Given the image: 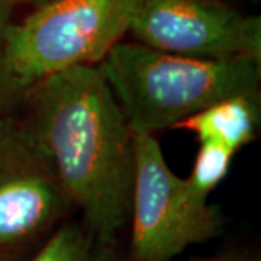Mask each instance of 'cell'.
I'll return each instance as SVG.
<instances>
[{
	"label": "cell",
	"mask_w": 261,
	"mask_h": 261,
	"mask_svg": "<svg viewBox=\"0 0 261 261\" xmlns=\"http://www.w3.org/2000/svg\"><path fill=\"white\" fill-rule=\"evenodd\" d=\"M140 0H49L0 31V112L51 75L97 65L129 31Z\"/></svg>",
	"instance_id": "3957f363"
},
{
	"label": "cell",
	"mask_w": 261,
	"mask_h": 261,
	"mask_svg": "<svg viewBox=\"0 0 261 261\" xmlns=\"http://www.w3.org/2000/svg\"><path fill=\"white\" fill-rule=\"evenodd\" d=\"M132 132L176 128L222 99L260 94L261 61L177 56L121 41L97 64Z\"/></svg>",
	"instance_id": "7a4b0ae2"
},
{
	"label": "cell",
	"mask_w": 261,
	"mask_h": 261,
	"mask_svg": "<svg viewBox=\"0 0 261 261\" xmlns=\"http://www.w3.org/2000/svg\"><path fill=\"white\" fill-rule=\"evenodd\" d=\"M128 34L135 42L193 58L261 61V19L222 0H140Z\"/></svg>",
	"instance_id": "8992f818"
},
{
	"label": "cell",
	"mask_w": 261,
	"mask_h": 261,
	"mask_svg": "<svg viewBox=\"0 0 261 261\" xmlns=\"http://www.w3.org/2000/svg\"><path fill=\"white\" fill-rule=\"evenodd\" d=\"M134 134L130 243L125 261H171L193 244L215 238L222 216L214 206L193 205L154 135Z\"/></svg>",
	"instance_id": "277c9868"
},
{
	"label": "cell",
	"mask_w": 261,
	"mask_h": 261,
	"mask_svg": "<svg viewBox=\"0 0 261 261\" xmlns=\"http://www.w3.org/2000/svg\"><path fill=\"white\" fill-rule=\"evenodd\" d=\"M75 212L18 108L0 112V252L44 243Z\"/></svg>",
	"instance_id": "5b68a950"
},
{
	"label": "cell",
	"mask_w": 261,
	"mask_h": 261,
	"mask_svg": "<svg viewBox=\"0 0 261 261\" xmlns=\"http://www.w3.org/2000/svg\"><path fill=\"white\" fill-rule=\"evenodd\" d=\"M189 261H260L254 255H247V254H221L215 257H206V258H192Z\"/></svg>",
	"instance_id": "8fae6325"
},
{
	"label": "cell",
	"mask_w": 261,
	"mask_h": 261,
	"mask_svg": "<svg viewBox=\"0 0 261 261\" xmlns=\"http://www.w3.org/2000/svg\"><path fill=\"white\" fill-rule=\"evenodd\" d=\"M49 0H0V25L12 20V13L20 6H41Z\"/></svg>",
	"instance_id": "30bf717a"
},
{
	"label": "cell",
	"mask_w": 261,
	"mask_h": 261,
	"mask_svg": "<svg viewBox=\"0 0 261 261\" xmlns=\"http://www.w3.org/2000/svg\"><path fill=\"white\" fill-rule=\"evenodd\" d=\"M15 108L47 151L86 229L119 244L130 216L134 134L97 65L48 77Z\"/></svg>",
	"instance_id": "6da1fadb"
},
{
	"label": "cell",
	"mask_w": 261,
	"mask_h": 261,
	"mask_svg": "<svg viewBox=\"0 0 261 261\" xmlns=\"http://www.w3.org/2000/svg\"><path fill=\"white\" fill-rule=\"evenodd\" d=\"M232 151L209 142L200 144L195 164L186 178L183 192L196 206H207V197L226 177L233 159Z\"/></svg>",
	"instance_id": "9c48e42d"
},
{
	"label": "cell",
	"mask_w": 261,
	"mask_h": 261,
	"mask_svg": "<svg viewBox=\"0 0 261 261\" xmlns=\"http://www.w3.org/2000/svg\"><path fill=\"white\" fill-rule=\"evenodd\" d=\"M23 261H125L119 244L103 243L82 222L65 221Z\"/></svg>",
	"instance_id": "ba28073f"
},
{
	"label": "cell",
	"mask_w": 261,
	"mask_h": 261,
	"mask_svg": "<svg viewBox=\"0 0 261 261\" xmlns=\"http://www.w3.org/2000/svg\"><path fill=\"white\" fill-rule=\"evenodd\" d=\"M258 125L260 94H238L207 106L176 128L195 134L199 144L221 145L235 154L255 140Z\"/></svg>",
	"instance_id": "52a82bcc"
},
{
	"label": "cell",
	"mask_w": 261,
	"mask_h": 261,
	"mask_svg": "<svg viewBox=\"0 0 261 261\" xmlns=\"http://www.w3.org/2000/svg\"><path fill=\"white\" fill-rule=\"evenodd\" d=\"M2 27H3V25H0V31H2Z\"/></svg>",
	"instance_id": "7c38bea8"
}]
</instances>
